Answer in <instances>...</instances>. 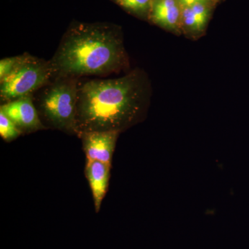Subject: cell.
Wrapping results in <instances>:
<instances>
[{
	"label": "cell",
	"mask_w": 249,
	"mask_h": 249,
	"mask_svg": "<svg viewBox=\"0 0 249 249\" xmlns=\"http://www.w3.org/2000/svg\"><path fill=\"white\" fill-rule=\"evenodd\" d=\"M217 4L213 1H204L182 8L181 19L182 34L191 37L202 36Z\"/></svg>",
	"instance_id": "cell-6"
},
{
	"label": "cell",
	"mask_w": 249,
	"mask_h": 249,
	"mask_svg": "<svg viewBox=\"0 0 249 249\" xmlns=\"http://www.w3.org/2000/svg\"><path fill=\"white\" fill-rule=\"evenodd\" d=\"M119 132H91L81 134L88 160H99L111 164Z\"/></svg>",
	"instance_id": "cell-7"
},
{
	"label": "cell",
	"mask_w": 249,
	"mask_h": 249,
	"mask_svg": "<svg viewBox=\"0 0 249 249\" xmlns=\"http://www.w3.org/2000/svg\"><path fill=\"white\" fill-rule=\"evenodd\" d=\"M213 1H215L216 3L219 4V3L222 2V1H224V0H213Z\"/></svg>",
	"instance_id": "cell-14"
},
{
	"label": "cell",
	"mask_w": 249,
	"mask_h": 249,
	"mask_svg": "<svg viewBox=\"0 0 249 249\" xmlns=\"http://www.w3.org/2000/svg\"><path fill=\"white\" fill-rule=\"evenodd\" d=\"M181 8L191 6L192 5L196 4L199 2H204V1H213V0H178ZM215 2V1H214Z\"/></svg>",
	"instance_id": "cell-13"
},
{
	"label": "cell",
	"mask_w": 249,
	"mask_h": 249,
	"mask_svg": "<svg viewBox=\"0 0 249 249\" xmlns=\"http://www.w3.org/2000/svg\"><path fill=\"white\" fill-rule=\"evenodd\" d=\"M20 59V55L1 59L0 60V80L8 76L18 65Z\"/></svg>",
	"instance_id": "cell-12"
},
{
	"label": "cell",
	"mask_w": 249,
	"mask_h": 249,
	"mask_svg": "<svg viewBox=\"0 0 249 249\" xmlns=\"http://www.w3.org/2000/svg\"><path fill=\"white\" fill-rule=\"evenodd\" d=\"M111 164L99 160H88L86 175L92 192L96 212L101 209V204L109 184Z\"/></svg>",
	"instance_id": "cell-9"
},
{
	"label": "cell",
	"mask_w": 249,
	"mask_h": 249,
	"mask_svg": "<svg viewBox=\"0 0 249 249\" xmlns=\"http://www.w3.org/2000/svg\"><path fill=\"white\" fill-rule=\"evenodd\" d=\"M53 80L50 61L20 55L18 65L8 76L0 80V96L5 102L33 95Z\"/></svg>",
	"instance_id": "cell-4"
},
{
	"label": "cell",
	"mask_w": 249,
	"mask_h": 249,
	"mask_svg": "<svg viewBox=\"0 0 249 249\" xmlns=\"http://www.w3.org/2000/svg\"><path fill=\"white\" fill-rule=\"evenodd\" d=\"M182 8L178 0H154L148 22L175 35L182 34L181 28Z\"/></svg>",
	"instance_id": "cell-8"
},
{
	"label": "cell",
	"mask_w": 249,
	"mask_h": 249,
	"mask_svg": "<svg viewBox=\"0 0 249 249\" xmlns=\"http://www.w3.org/2000/svg\"><path fill=\"white\" fill-rule=\"evenodd\" d=\"M80 78H54L44 87L39 104L41 111L54 127L76 134V111Z\"/></svg>",
	"instance_id": "cell-3"
},
{
	"label": "cell",
	"mask_w": 249,
	"mask_h": 249,
	"mask_svg": "<svg viewBox=\"0 0 249 249\" xmlns=\"http://www.w3.org/2000/svg\"><path fill=\"white\" fill-rule=\"evenodd\" d=\"M53 79L106 76L129 66L120 26L73 21L50 60Z\"/></svg>",
	"instance_id": "cell-2"
},
{
	"label": "cell",
	"mask_w": 249,
	"mask_h": 249,
	"mask_svg": "<svg viewBox=\"0 0 249 249\" xmlns=\"http://www.w3.org/2000/svg\"><path fill=\"white\" fill-rule=\"evenodd\" d=\"M0 110L22 132H33L45 128L34 106L32 95L6 102L1 105Z\"/></svg>",
	"instance_id": "cell-5"
},
{
	"label": "cell",
	"mask_w": 249,
	"mask_h": 249,
	"mask_svg": "<svg viewBox=\"0 0 249 249\" xmlns=\"http://www.w3.org/2000/svg\"><path fill=\"white\" fill-rule=\"evenodd\" d=\"M150 97L146 73L135 69L120 78L79 83L76 134L115 131L120 133L142 120Z\"/></svg>",
	"instance_id": "cell-1"
},
{
	"label": "cell",
	"mask_w": 249,
	"mask_h": 249,
	"mask_svg": "<svg viewBox=\"0 0 249 249\" xmlns=\"http://www.w3.org/2000/svg\"><path fill=\"white\" fill-rule=\"evenodd\" d=\"M22 132L9 117L0 110V134L1 137L6 142H11L18 138Z\"/></svg>",
	"instance_id": "cell-11"
},
{
	"label": "cell",
	"mask_w": 249,
	"mask_h": 249,
	"mask_svg": "<svg viewBox=\"0 0 249 249\" xmlns=\"http://www.w3.org/2000/svg\"><path fill=\"white\" fill-rule=\"evenodd\" d=\"M127 14L148 22L154 0H111Z\"/></svg>",
	"instance_id": "cell-10"
}]
</instances>
